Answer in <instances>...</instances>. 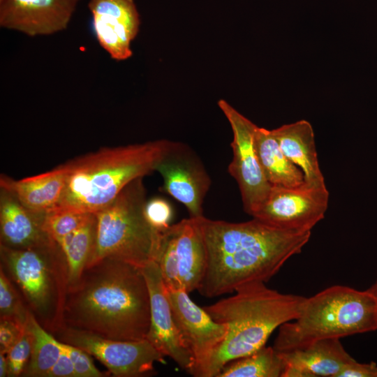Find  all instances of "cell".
<instances>
[{"instance_id":"cell-29","label":"cell","mask_w":377,"mask_h":377,"mask_svg":"<svg viewBox=\"0 0 377 377\" xmlns=\"http://www.w3.org/2000/svg\"><path fill=\"white\" fill-rule=\"evenodd\" d=\"M145 214L150 225L161 232L170 226L173 210L166 200L162 198H153L146 202Z\"/></svg>"},{"instance_id":"cell-6","label":"cell","mask_w":377,"mask_h":377,"mask_svg":"<svg viewBox=\"0 0 377 377\" xmlns=\"http://www.w3.org/2000/svg\"><path fill=\"white\" fill-rule=\"evenodd\" d=\"M0 257L1 267L40 325L52 334L64 327L69 282L67 262L59 245L54 240L27 249L0 244Z\"/></svg>"},{"instance_id":"cell-22","label":"cell","mask_w":377,"mask_h":377,"mask_svg":"<svg viewBox=\"0 0 377 377\" xmlns=\"http://www.w3.org/2000/svg\"><path fill=\"white\" fill-rule=\"evenodd\" d=\"M96 237V218L95 214H92L83 225L57 242L66 257L69 286L77 282L89 262L94 250Z\"/></svg>"},{"instance_id":"cell-4","label":"cell","mask_w":377,"mask_h":377,"mask_svg":"<svg viewBox=\"0 0 377 377\" xmlns=\"http://www.w3.org/2000/svg\"><path fill=\"white\" fill-rule=\"evenodd\" d=\"M235 293L204 306L214 320L227 325L228 332L202 377H217L230 362L265 346L276 329L300 315L306 300L268 288L264 283L244 286Z\"/></svg>"},{"instance_id":"cell-8","label":"cell","mask_w":377,"mask_h":377,"mask_svg":"<svg viewBox=\"0 0 377 377\" xmlns=\"http://www.w3.org/2000/svg\"><path fill=\"white\" fill-rule=\"evenodd\" d=\"M52 335L94 356L117 377L148 375L154 371L155 362L165 361V357L147 339L114 340L66 326Z\"/></svg>"},{"instance_id":"cell-10","label":"cell","mask_w":377,"mask_h":377,"mask_svg":"<svg viewBox=\"0 0 377 377\" xmlns=\"http://www.w3.org/2000/svg\"><path fill=\"white\" fill-rule=\"evenodd\" d=\"M329 196L325 185L311 186L304 182L298 187L272 186L251 216L280 228L311 231L324 219Z\"/></svg>"},{"instance_id":"cell-9","label":"cell","mask_w":377,"mask_h":377,"mask_svg":"<svg viewBox=\"0 0 377 377\" xmlns=\"http://www.w3.org/2000/svg\"><path fill=\"white\" fill-rule=\"evenodd\" d=\"M218 105L228 119L233 133L232 159L228 172L236 180L244 211L251 216L263 202L272 186L266 179L254 147L257 126L225 100Z\"/></svg>"},{"instance_id":"cell-33","label":"cell","mask_w":377,"mask_h":377,"mask_svg":"<svg viewBox=\"0 0 377 377\" xmlns=\"http://www.w3.org/2000/svg\"><path fill=\"white\" fill-rule=\"evenodd\" d=\"M46 377H76L73 364L63 347L58 360L50 369Z\"/></svg>"},{"instance_id":"cell-1","label":"cell","mask_w":377,"mask_h":377,"mask_svg":"<svg viewBox=\"0 0 377 377\" xmlns=\"http://www.w3.org/2000/svg\"><path fill=\"white\" fill-rule=\"evenodd\" d=\"M207 253L198 288L212 298L254 283H265L293 256L301 253L311 232L286 230L253 218L240 223L198 218Z\"/></svg>"},{"instance_id":"cell-26","label":"cell","mask_w":377,"mask_h":377,"mask_svg":"<svg viewBox=\"0 0 377 377\" xmlns=\"http://www.w3.org/2000/svg\"><path fill=\"white\" fill-rule=\"evenodd\" d=\"M91 213H82L54 208L43 214L42 225L56 242L83 225Z\"/></svg>"},{"instance_id":"cell-14","label":"cell","mask_w":377,"mask_h":377,"mask_svg":"<svg viewBox=\"0 0 377 377\" xmlns=\"http://www.w3.org/2000/svg\"><path fill=\"white\" fill-rule=\"evenodd\" d=\"M80 0H0V27L29 36L65 30Z\"/></svg>"},{"instance_id":"cell-31","label":"cell","mask_w":377,"mask_h":377,"mask_svg":"<svg viewBox=\"0 0 377 377\" xmlns=\"http://www.w3.org/2000/svg\"><path fill=\"white\" fill-rule=\"evenodd\" d=\"M26 324L15 319L0 317V353L6 354L22 338Z\"/></svg>"},{"instance_id":"cell-32","label":"cell","mask_w":377,"mask_h":377,"mask_svg":"<svg viewBox=\"0 0 377 377\" xmlns=\"http://www.w3.org/2000/svg\"><path fill=\"white\" fill-rule=\"evenodd\" d=\"M339 377H377V364L370 363H360L355 359L348 363Z\"/></svg>"},{"instance_id":"cell-2","label":"cell","mask_w":377,"mask_h":377,"mask_svg":"<svg viewBox=\"0 0 377 377\" xmlns=\"http://www.w3.org/2000/svg\"><path fill=\"white\" fill-rule=\"evenodd\" d=\"M64 326L103 338L138 341L150 327V296L141 267L112 258L87 265L68 287Z\"/></svg>"},{"instance_id":"cell-17","label":"cell","mask_w":377,"mask_h":377,"mask_svg":"<svg viewBox=\"0 0 377 377\" xmlns=\"http://www.w3.org/2000/svg\"><path fill=\"white\" fill-rule=\"evenodd\" d=\"M43 214L28 210L12 194L1 189V244L13 249H27L54 241L43 228Z\"/></svg>"},{"instance_id":"cell-21","label":"cell","mask_w":377,"mask_h":377,"mask_svg":"<svg viewBox=\"0 0 377 377\" xmlns=\"http://www.w3.org/2000/svg\"><path fill=\"white\" fill-rule=\"evenodd\" d=\"M253 142L265 177L272 186L292 188L304 184L303 172L283 154L272 131L257 126Z\"/></svg>"},{"instance_id":"cell-12","label":"cell","mask_w":377,"mask_h":377,"mask_svg":"<svg viewBox=\"0 0 377 377\" xmlns=\"http://www.w3.org/2000/svg\"><path fill=\"white\" fill-rule=\"evenodd\" d=\"M163 190L182 203L190 217L204 216L202 203L211 181L204 166L188 146L173 142L158 165Z\"/></svg>"},{"instance_id":"cell-11","label":"cell","mask_w":377,"mask_h":377,"mask_svg":"<svg viewBox=\"0 0 377 377\" xmlns=\"http://www.w3.org/2000/svg\"><path fill=\"white\" fill-rule=\"evenodd\" d=\"M173 317L182 338L190 350L193 366L189 374L202 377L210 360L224 341L228 327L214 320L183 289L168 290Z\"/></svg>"},{"instance_id":"cell-28","label":"cell","mask_w":377,"mask_h":377,"mask_svg":"<svg viewBox=\"0 0 377 377\" xmlns=\"http://www.w3.org/2000/svg\"><path fill=\"white\" fill-rule=\"evenodd\" d=\"M33 338L26 326L22 338L6 354L8 364L9 377L22 376L29 361L32 350Z\"/></svg>"},{"instance_id":"cell-34","label":"cell","mask_w":377,"mask_h":377,"mask_svg":"<svg viewBox=\"0 0 377 377\" xmlns=\"http://www.w3.org/2000/svg\"><path fill=\"white\" fill-rule=\"evenodd\" d=\"M8 376V364L6 354L0 353V377Z\"/></svg>"},{"instance_id":"cell-27","label":"cell","mask_w":377,"mask_h":377,"mask_svg":"<svg viewBox=\"0 0 377 377\" xmlns=\"http://www.w3.org/2000/svg\"><path fill=\"white\" fill-rule=\"evenodd\" d=\"M29 310L19 290L2 267L0 269V317L27 324Z\"/></svg>"},{"instance_id":"cell-18","label":"cell","mask_w":377,"mask_h":377,"mask_svg":"<svg viewBox=\"0 0 377 377\" xmlns=\"http://www.w3.org/2000/svg\"><path fill=\"white\" fill-rule=\"evenodd\" d=\"M66 179V170L63 163L47 172L21 179L1 174L0 187L12 194L28 210L41 214L58 205Z\"/></svg>"},{"instance_id":"cell-5","label":"cell","mask_w":377,"mask_h":377,"mask_svg":"<svg viewBox=\"0 0 377 377\" xmlns=\"http://www.w3.org/2000/svg\"><path fill=\"white\" fill-rule=\"evenodd\" d=\"M376 330L377 298L368 289L333 286L306 297L300 315L279 327L273 348L282 352Z\"/></svg>"},{"instance_id":"cell-25","label":"cell","mask_w":377,"mask_h":377,"mask_svg":"<svg viewBox=\"0 0 377 377\" xmlns=\"http://www.w3.org/2000/svg\"><path fill=\"white\" fill-rule=\"evenodd\" d=\"M165 286L168 290L182 289L175 245L174 225L161 231L156 258Z\"/></svg>"},{"instance_id":"cell-15","label":"cell","mask_w":377,"mask_h":377,"mask_svg":"<svg viewBox=\"0 0 377 377\" xmlns=\"http://www.w3.org/2000/svg\"><path fill=\"white\" fill-rule=\"evenodd\" d=\"M88 8L101 47L116 61L131 57V43L138 33L140 23L134 1L89 0Z\"/></svg>"},{"instance_id":"cell-20","label":"cell","mask_w":377,"mask_h":377,"mask_svg":"<svg viewBox=\"0 0 377 377\" xmlns=\"http://www.w3.org/2000/svg\"><path fill=\"white\" fill-rule=\"evenodd\" d=\"M182 289L198 290L207 267V253L198 218L184 219L173 224Z\"/></svg>"},{"instance_id":"cell-13","label":"cell","mask_w":377,"mask_h":377,"mask_svg":"<svg viewBox=\"0 0 377 377\" xmlns=\"http://www.w3.org/2000/svg\"><path fill=\"white\" fill-rule=\"evenodd\" d=\"M142 270L150 296V327L146 339L164 357H169L189 374L193 356L175 323L158 264L150 261Z\"/></svg>"},{"instance_id":"cell-7","label":"cell","mask_w":377,"mask_h":377,"mask_svg":"<svg viewBox=\"0 0 377 377\" xmlns=\"http://www.w3.org/2000/svg\"><path fill=\"white\" fill-rule=\"evenodd\" d=\"M146 202L142 178H139L95 213L96 243L87 265L112 258L142 268L150 261H156L161 232L147 220Z\"/></svg>"},{"instance_id":"cell-3","label":"cell","mask_w":377,"mask_h":377,"mask_svg":"<svg viewBox=\"0 0 377 377\" xmlns=\"http://www.w3.org/2000/svg\"><path fill=\"white\" fill-rule=\"evenodd\" d=\"M172 144L167 140H157L104 147L64 163L66 184L55 208L98 212L131 182L156 171Z\"/></svg>"},{"instance_id":"cell-23","label":"cell","mask_w":377,"mask_h":377,"mask_svg":"<svg viewBox=\"0 0 377 377\" xmlns=\"http://www.w3.org/2000/svg\"><path fill=\"white\" fill-rule=\"evenodd\" d=\"M26 326L33 343L31 357L22 376L46 377L62 351L61 341L43 328L30 311Z\"/></svg>"},{"instance_id":"cell-35","label":"cell","mask_w":377,"mask_h":377,"mask_svg":"<svg viewBox=\"0 0 377 377\" xmlns=\"http://www.w3.org/2000/svg\"><path fill=\"white\" fill-rule=\"evenodd\" d=\"M368 290L377 298V279Z\"/></svg>"},{"instance_id":"cell-16","label":"cell","mask_w":377,"mask_h":377,"mask_svg":"<svg viewBox=\"0 0 377 377\" xmlns=\"http://www.w3.org/2000/svg\"><path fill=\"white\" fill-rule=\"evenodd\" d=\"M340 339H325L279 352L285 363L283 377H339L354 360Z\"/></svg>"},{"instance_id":"cell-30","label":"cell","mask_w":377,"mask_h":377,"mask_svg":"<svg viewBox=\"0 0 377 377\" xmlns=\"http://www.w3.org/2000/svg\"><path fill=\"white\" fill-rule=\"evenodd\" d=\"M64 350L70 357L74 367L76 377H103L104 373L100 371L94 364L90 355L84 350L61 341Z\"/></svg>"},{"instance_id":"cell-24","label":"cell","mask_w":377,"mask_h":377,"mask_svg":"<svg viewBox=\"0 0 377 377\" xmlns=\"http://www.w3.org/2000/svg\"><path fill=\"white\" fill-rule=\"evenodd\" d=\"M285 363L273 346H263L253 353L226 364L217 377H283Z\"/></svg>"},{"instance_id":"cell-19","label":"cell","mask_w":377,"mask_h":377,"mask_svg":"<svg viewBox=\"0 0 377 377\" xmlns=\"http://www.w3.org/2000/svg\"><path fill=\"white\" fill-rule=\"evenodd\" d=\"M286 157L303 172L304 182L325 185L320 170L313 129L306 120H299L272 130Z\"/></svg>"}]
</instances>
